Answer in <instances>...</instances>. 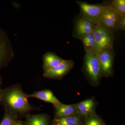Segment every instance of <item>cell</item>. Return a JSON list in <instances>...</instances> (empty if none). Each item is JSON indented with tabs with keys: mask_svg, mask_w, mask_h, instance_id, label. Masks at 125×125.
Here are the masks:
<instances>
[{
	"mask_svg": "<svg viewBox=\"0 0 125 125\" xmlns=\"http://www.w3.org/2000/svg\"><path fill=\"white\" fill-rule=\"evenodd\" d=\"M28 98L20 88L14 87L2 90L0 102L5 110L12 114H24L33 108Z\"/></svg>",
	"mask_w": 125,
	"mask_h": 125,
	"instance_id": "cell-1",
	"label": "cell"
},
{
	"mask_svg": "<svg viewBox=\"0 0 125 125\" xmlns=\"http://www.w3.org/2000/svg\"><path fill=\"white\" fill-rule=\"evenodd\" d=\"M84 67L90 79L94 83H97L103 74L96 52L85 53L84 57Z\"/></svg>",
	"mask_w": 125,
	"mask_h": 125,
	"instance_id": "cell-2",
	"label": "cell"
},
{
	"mask_svg": "<svg viewBox=\"0 0 125 125\" xmlns=\"http://www.w3.org/2000/svg\"><path fill=\"white\" fill-rule=\"evenodd\" d=\"M93 34L96 45V53L104 49L113 48V33L99 24L94 29Z\"/></svg>",
	"mask_w": 125,
	"mask_h": 125,
	"instance_id": "cell-3",
	"label": "cell"
},
{
	"mask_svg": "<svg viewBox=\"0 0 125 125\" xmlns=\"http://www.w3.org/2000/svg\"><path fill=\"white\" fill-rule=\"evenodd\" d=\"M12 43L5 31L0 28V70L9 64L14 57Z\"/></svg>",
	"mask_w": 125,
	"mask_h": 125,
	"instance_id": "cell-4",
	"label": "cell"
},
{
	"mask_svg": "<svg viewBox=\"0 0 125 125\" xmlns=\"http://www.w3.org/2000/svg\"><path fill=\"white\" fill-rule=\"evenodd\" d=\"M76 2L80 7V14L96 25L98 24L100 17L107 6L90 4L80 1H77Z\"/></svg>",
	"mask_w": 125,
	"mask_h": 125,
	"instance_id": "cell-5",
	"label": "cell"
},
{
	"mask_svg": "<svg viewBox=\"0 0 125 125\" xmlns=\"http://www.w3.org/2000/svg\"><path fill=\"white\" fill-rule=\"evenodd\" d=\"M73 22L72 35L74 38L78 39L83 36L93 33L97 25L80 14L77 16Z\"/></svg>",
	"mask_w": 125,
	"mask_h": 125,
	"instance_id": "cell-6",
	"label": "cell"
},
{
	"mask_svg": "<svg viewBox=\"0 0 125 125\" xmlns=\"http://www.w3.org/2000/svg\"><path fill=\"white\" fill-rule=\"evenodd\" d=\"M121 17L115 10L108 5L101 15L98 24L113 33L116 31L117 25Z\"/></svg>",
	"mask_w": 125,
	"mask_h": 125,
	"instance_id": "cell-7",
	"label": "cell"
},
{
	"mask_svg": "<svg viewBox=\"0 0 125 125\" xmlns=\"http://www.w3.org/2000/svg\"><path fill=\"white\" fill-rule=\"evenodd\" d=\"M102 74L109 76L113 74V64L114 57L113 48L104 49L97 53Z\"/></svg>",
	"mask_w": 125,
	"mask_h": 125,
	"instance_id": "cell-8",
	"label": "cell"
},
{
	"mask_svg": "<svg viewBox=\"0 0 125 125\" xmlns=\"http://www.w3.org/2000/svg\"><path fill=\"white\" fill-rule=\"evenodd\" d=\"M74 64L72 61L64 60L58 65L44 73L43 77L49 79H61L71 70Z\"/></svg>",
	"mask_w": 125,
	"mask_h": 125,
	"instance_id": "cell-9",
	"label": "cell"
},
{
	"mask_svg": "<svg viewBox=\"0 0 125 125\" xmlns=\"http://www.w3.org/2000/svg\"><path fill=\"white\" fill-rule=\"evenodd\" d=\"M64 60L54 52H47L42 57L43 69L44 73L58 65Z\"/></svg>",
	"mask_w": 125,
	"mask_h": 125,
	"instance_id": "cell-10",
	"label": "cell"
},
{
	"mask_svg": "<svg viewBox=\"0 0 125 125\" xmlns=\"http://www.w3.org/2000/svg\"><path fill=\"white\" fill-rule=\"evenodd\" d=\"M27 97L36 98L42 101L51 103L54 106L59 105L61 103L54 96L51 90H45L34 92L30 94H27Z\"/></svg>",
	"mask_w": 125,
	"mask_h": 125,
	"instance_id": "cell-11",
	"label": "cell"
},
{
	"mask_svg": "<svg viewBox=\"0 0 125 125\" xmlns=\"http://www.w3.org/2000/svg\"><path fill=\"white\" fill-rule=\"evenodd\" d=\"M95 104L92 99H87L74 105L76 111L83 116H87L93 113Z\"/></svg>",
	"mask_w": 125,
	"mask_h": 125,
	"instance_id": "cell-12",
	"label": "cell"
},
{
	"mask_svg": "<svg viewBox=\"0 0 125 125\" xmlns=\"http://www.w3.org/2000/svg\"><path fill=\"white\" fill-rule=\"evenodd\" d=\"M55 106L56 114L57 117L74 115L76 110L74 105H66L61 103Z\"/></svg>",
	"mask_w": 125,
	"mask_h": 125,
	"instance_id": "cell-13",
	"label": "cell"
},
{
	"mask_svg": "<svg viewBox=\"0 0 125 125\" xmlns=\"http://www.w3.org/2000/svg\"><path fill=\"white\" fill-rule=\"evenodd\" d=\"M83 45L85 53L96 52V45L93 33L83 36L79 39Z\"/></svg>",
	"mask_w": 125,
	"mask_h": 125,
	"instance_id": "cell-14",
	"label": "cell"
},
{
	"mask_svg": "<svg viewBox=\"0 0 125 125\" xmlns=\"http://www.w3.org/2000/svg\"><path fill=\"white\" fill-rule=\"evenodd\" d=\"M48 117L44 114L30 116L28 118L27 125H47Z\"/></svg>",
	"mask_w": 125,
	"mask_h": 125,
	"instance_id": "cell-15",
	"label": "cell"
},
{
	"mask_svg": "<svg viewBox=\"0 0 125 125\" xmlns=\"http://www.w3.org/2000/svg\"><path fill=\"white\" fill-rule=\"evenodd\" d=\"M79 117L75 115L57 117L54 120L55 125H79Z\"/></svg>",
	"mask_w": 125,
	"mask_h": 125,
	"instance_id": "cell-16",
	"label": "cell"
},
{
	"mask_svg": "<svg viewBox=\"0 0 125 125\" xmlns=\"http://www.w3.org/2000/svg\"><path fill=\"white\" fill-rule=\"evenodd\" d=\"M109 5L121 17L125 16V0H114Z\"/></svg>",
	"mask_w": 125,
	"mask_h": 125,
	"instance_id": "cell-17",
	"label": "cell"
},
{
	"mask_svg": "<svg viewBox=\"0 0 125 125\" xmlns=\"http://www.w3.org/2000/svg\"><path fill=\"white\" fill-rule=\"evenodd\" d=\"M4 116L0 125H13L14 122L13 116L12 113L6 110H5Z\"/></svg>",
	"mask_w": 125,
	"mask_h": 125,
	"instance_id": "cell-18",
	"label": "cell"
},
{
	"mask_svg": "<svg viewBox=\"0 0 125 125\" xmlns=\"http://www.w3.org/2000/svg\"><path fill=\"white\" fill-rule=\"evenodd\" d=\"M125 30V16L121 17L120 19L117 24L116 30Z\"/></svg>",
	"mask_w": 125,
	"mask_h": 125,
	"instance_id": "cell-19",
	"label": "cell"
},
{
	"mask_svg": "<svg viewBox=\"0 0 125 125\" xmlns=\"http://www.w3.org/2000/svg\"><path fill=\"white\" fill-rule=\"evenodd\" d=\"M85 125H101V124L98 119L93 118L87 121Z\"/></svg>",
	"mask_w": 125,
	"mask_h": 125,
	"instance_id": "cell-20",
	"label": "cell"
},
{
	"mask_svg": "<svg viewBox=\"0 0 125 125\" xmlns=\"http://www.w3.org/2000/svg\"><path fill=\"white\" fill-rule=\"evenodd\" d=\"M2 83V78L1 76L0 75V85Z\"/></svg>",
	"mask_w": 125,
	"mask_h": 125,
	"instance_id": "cell-21",
	"label": "cell"
},
{
	"mask_svg": "<svg viewBox=\"0 0 125 125\" xmlns=\"http://www.w3.org/2000/svg\"><path fill=\"white\" fill-rule=\"evenodd\" d=\"M2 90L0 88V99L1 96V93H2Z\"/></svg>",
	"mask_w": 125,
	"mask_h": 125,
	"instance_id": "cell-22",
	"label": "cell"
},
{
	"mask_svg": "<svg viewBox=\"0 0 125 125\" xmlns=\"http://www.w3.org/2000/svg\"><path fill=\"white\" fill-rule=\"evenodd\" d=\"M15 125H22L21 124H20V123H17V124H16Z\"/></svg>",
	"mask_w": 125,
	"mask_h": 125,
	"instance_id": "cell-23",
	"label": "cell"
}]
</instances>
